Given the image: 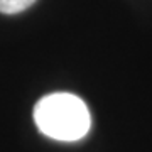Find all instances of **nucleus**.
Here are the masks:
<instances>
[{"label": "nucleus", "instance_id": "f257e3e1", "mask_svg": "<svg viewBox=\"0 0 152 152\" xmlns=\"http://www.w3.org/2000/svg\"><path fill=\"white\" fill-rule=\"evenodd\" d=\"M34 122L39 132L61 142L80 140L91 127L88 107L71 93H51L41 98L34 107Z\"/></svg>", "mask_w": 152, "mask_h": 152}, {"label": "nucleus", "instance_id": "f03ea898", "mask_svg": "<svg viewBox=\"0 0 152 152\" xmlns=\"http://www.w3.org/2000/svg\"><path fill=\"white\" fill-rule=\"evenodd\" d=\"M36 0H0V12L2 14H19L27 10Z\"/></svg>", "mask_w": 152, "mask_h": 152}]
</instances>
